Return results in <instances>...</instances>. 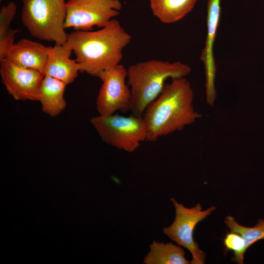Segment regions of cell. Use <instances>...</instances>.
<instances>
[{
    "mask_svg": "<svg viewBox=\"0 0 264 264\" xmlns=\"http://www.w3.org/2000/svg\"><path fill=\"white\" fill-rule=\"evenodd\" d=\"M2 0H0V1L1 2Z\"/></svg>",
    "mask_w": 264,
    "mask_h": 264,
    "instance_id": "19",
    "label": "cell"
},
{
    "mask_svg": "<svg viewBox=\"0 0 264 264\" xmlns=\"http://www.w3.org/2000/svg\"><path fill=\"white\" fill-rule=\"evenodd\" d=\"M221 0H208L207 3V35L205 46L200 60L204 64L205 75L206 100L213 106L216 100L215 78L217 71L214 55V44L219 26L221 13Z\"/></svg>",
    "mask_w": 264,
    "mask_h": 264,
    "instance_id": "10",
    "label": "cell"
},
{
    "mask_svg": "<svg viewBox=\"0 0 264 264\" xmlns=\"http://www.w3.org/2000/svg\"><path fill=\"white\" fill-rule=\"evenodd\" d=\"M224 222L230 232L240 234L244 241L245 249H247L258 241L264 239V220L259 219L253 227H246L239 224L231 216L225 217Z\"/></svg>",
    "mask_w": 264,
    "mask_h": 264,
    "instance_id": "17",
    "label": "cell"
},
{
    "mask_svg": "<svg viewBox=\"0 0 264 264\" xmlns=\"http://www.w3.org/2000/svg\"><path fill=\"white\" fill-rule=\"evenodd\" d=\"M226 252L230 250L234 252L231 261L238 264H243V257L246 250L244 241L239 233L230 232L227 234L223 240Z\"/></svg>",
    "mask_w": 264,
    "mask_h": 264,
    "instance_id": "18",
    "label": "cell"
},
{
    "mask_svg": "<svg viewBox=\"0 0 264 264\" xmlns=\"http://www.w3.org/2000/svg\"><path fill=\"white\" fill-rule=\"evenodd\" d=\"M90 123L103 141L131 153L146 141L147 127L143 116L113 114L93 116Z\"/></svg>",
    "mask_w": 264,
    "mask_h": 264,
    "instance_id": "5",
    "label": "cell"
},
{
    "mask_svg": "<svg viewBox=\"0 0 264 264\" xmlns=\"http://www.w3.org/2000/svg\"><path fill=\"white\" fill-rule=\"evenodd\" d=\"M198 0H150L153 14L161 22L170 24L184 18Z\"/></svg>",
    "mask_w": 264,
    "mask_h": 264,
    "instance_id": "14",
    "label": "cell"
},
{
    "mask_svg": "<svg viewBox=\"0 0 264 264\" xmlns=\"http://www.w3.org/2000/svg\"><path fill=\"white\" fill-rule=\"evenodd\" d=\"M191 71L188 65L180 61L150 60L131 65L127 69V77L132 115L143 116L147 106L161 93L167 79L184 78Z\"/></svg>",
    "mask_w": 264,
    "mask_h": 264,
    "instance_id": "3",
    "label": "cell"
},
{
    "mask_svg": "<svg viewBox=\"0 0 264 264\" xmlns=\"http://www.w3.org/2000/svg\"><path fill=\"white\" fill-rule=\"evenodd\" d=\"M0 74L2 83L14 99L38 101L40 87L44 76L43 73L16 65L4 58L0 61Z\"/></svg>",
    "mask_w": 264,
    "mask_h": 264,
    "instance_id": "9",
    "label": "cell"
},
{
    "mask_svg": "<svg viewBox=\"0 0 264 264\" xmlns=\"http://www.w3.org/2000/svg\"><path fill=\"white\" fill-rule=\"evenodd\" d=\"M122 8L119 0H68L66 2L65 28L91 31L94 26L103 28Z\"/></svg>",
    "mask_w": 264,
    "mask_h": 264,
    "instance_id": "7",
    "label": "cell"
},
{
    "mask_svg": "<svg viewBox=\"0 0 264 264\" xmlns=\"http://www.w3.org/2000/svg\"><path fill=\"white\" fill-rule=\"evenodd\" d=\"M194 91L185 77L172 79L146 108L143 117L147 127L146 141L183 130L201 117L193 105Z\"/></svg>",
    "mask_w": 264,
    "mask_h": 264,
    "instance_id": "2",
    "label": "cell"
},
{
    "mask_svg": "<svg viewBox=\"0 0 264 264\" xmlns=\"http://www.w3.org/2000/svg\"><path fill=\"white\" fill-rule=\"evenodd\" d=\"M150 251L144 257L145 264H189L185 258V252L178 245L171 242L165 243L153 241Z\"/></svg>",
    "mask_w": 264,
    "mask_h": 264,
    "instance_id": "15",
    "label": "cell"
},
{
    "mask_svg": "<svg viewBox=\"0 0 264 264\" xmlns=\"http://www.w3.org/2000/svg\"><path fill=\"white\" fill-rule=\"evenodd\" d=\"M49 48L38 42L22 39L8 50L5 58L16 65L34 69L44 74Z\"/></svg>",
    "mask_w": 264,
    "mask_h": 264,
    "instance_id": "11",
    "label": "cell"
},
{
    "mask_svg": "<svg viewBox=\"0 0 264 264\" xmlns=\"http://www.w3.org/2000/svg\"><path fill=\"white\" fill-rule=\"evenodd\" d=\"M171 201L176 210L175 219L170 226L163 228V233L191 252L192 259L190 264H203L206 255L194 240L193 232L196 225L211 215L216 207L211 206L202 211L199 203L189 208L178 203L174 198H171Z\"/></svg>",
    "mask_w": 264,
    "mask_h": 264,
    "instance_id": "6",
    "label": "cell"
},
{
    "mask_svg": "<svg viewBox=\"0 0 264 264\" xmlns=\"http://www.w3.org/2000/svg\"><path fill=\"white\" fill-rule=\"evenodd\" d=\"M102 81L96 99V109L100 115L114 114L117 111L131 110V92L126 83L127 69L120 64L101 72Z\"/></svg>",
    "mask_w": 264,
    "mask_h": 264,
    "instance_id": "8",
    "label": "cell"
},
{
    "mask_svg": "<svg viewBox=\"0 0 264 264\" xmlns=\"http://www.w3.org/2000/svg\"><path fill=\"white\" fill-rule=\"evenodd\" d=\"M66 86L62 81L44 75L40 87L38 101L44 113L54 117L66 109L64 92Z\"/></svg>",
    "mask_w": 264,
    "mask_h": 264,
    "instance_id": "13",
    "label": "cell"
},
{
    "mask_svg": "<svg viewBox=\"0 0 264 264\" xmlns=\"http://www.w3.org/2000/svg\"><path fill=\"white\" fill-rule=\"evenodd\" d=\"M21 20L33 37L61 45L67 41L65 0H22Z\"/></svg>",
    "mask_w": 264,
    "mask_h": 264,
    "instance_id": "4",
    "label": "cell"
},
{
    "mask_svg": "<svg viewBox=\"0 0 264 264\" xmlns=\"http://www.w3.org/2000/svg\"><path fill=\"white\" fill-rule=\"evenodd\" d=\"M15 2L10 1L3 5L0 11V61L5 58L8 50L14 45L18 29L11 27V23L16 14Z\"/></svg>",
    "mask_w": 264,
    "mask_h": 264,
    "instance_id": "16",
    "label": "cell"
},
{
    "mask_svg": "<svg viewBox=\"0 0 264 264\" xmlns=\"http://www.w3.org/2000/svg\"><path fill=\"white\" fill-rule=\"evenodd\" d=\"M131 39L120 22L113 19L97 31L74 30L67 34L66 43L76 56L80 72L98 77L119 64L122 50Z\"/></svg>",
    "mask_w": 264,
    "mask_h": 264,
    "instance_id": "1",
    "label": "cell"
},
{
    "mask_svg": "<svg viewBox=\"0 0 264 264\" xmlns=\"http://www.w3.org/2000/svg\"><path fill=\"white\" fill-rule=\"evenodd\" d=\"M72 49L66 42L61 45L50 46L44 74L65 83H72L80 71V66L76 60L70 58Z\"/></svg>",
    "mask_w": 264,
    "mask_h": 264,
    "instance_id": "12",
    "label": "cell"
}]
</instances>
